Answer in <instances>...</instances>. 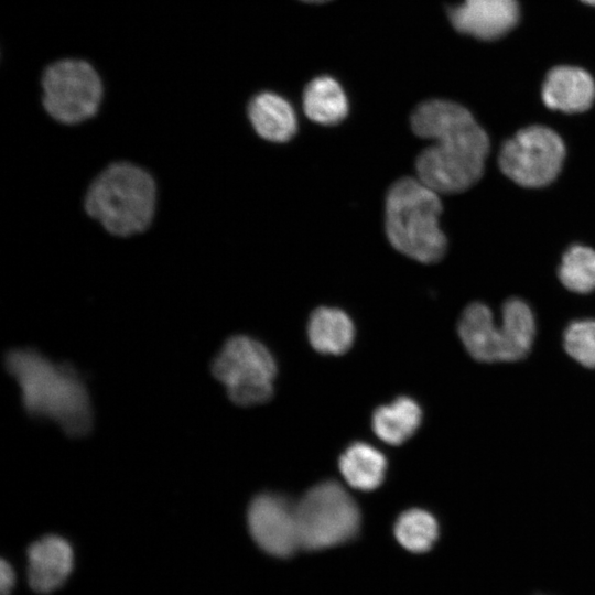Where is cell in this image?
<instances>
[{
    "label": "cell",
    "instance_id": "6da1fadb",
    "mask_svg": "<svg viewBox=\"0 0 595 595\" xmlns=\"http://www.w3.org/2000/svg\"><path fill=\"white\" fill-rule=\"evenodd\" d=\"M410 122L418 137L434 140L415 160L421 182L439 194H455L482 177L489 139L465 107L450 100H426L414 109Z\"/></svg>",
    "mask_w": 595,
    "mask_h": 595
},
{
    "label": "cell",
    "instance_id": "7a4b0ae2",
    "mask_svg": "<svg viewBox=\"0 0 595 595\" xmlns=\"http://www.w3.org/2000/svg\"><path fill=\"white\" fill-rule=\"evenodd\" d=\"M29 413L57 422L72 436L87 433L91 410L85 385L68 365L55 364L33 349H14L6 358Z\"/></svg>",
    "mask_w": 595,
    "mask_h": 595
},
{
    "label": "cell",
    "instance_id": "3957f363",
    "mask_svg": "<svg viewBox=\"0 0 595 595\" xmlns=\"http://www.w3.org/2000/svg\"><path fill=\"white\" fill-rule=\"evenodd\" d=\"M439 193L419 178L401 177L388 190L385 204L386 234L391 246L422 263H434L445 255L447 240L439 218Z\"/></svg>",
    "mask_w": 595,
    "mask_h": 595
},
{
    "label": "cell",
    "instance_id": "277c9868",
    "mask_svg": "<svg viewBox=\"0 0 595 595\" xmlns=\"http://www.w3.org/2000/svg\"><path fill=\"white\" fill-rule=\"evenodd\" d=\"M156 187L152 176L128 162L107 166L90 184L85 210L112 235L130 236L145 230L153 218Z\"/></svg>",
    "mask_w": 595,
    "mask_h": 595
},
{
    "label": "cell",
    "instance_id": "5b68a950",
    "mask_svg": "<svg viewBox=\"0 0 595 595\" xmlns=\"http://www.w3.org/2000/svg\"><path fill=\"white\" fill-rule=\"evenodd\" d=\"M459 337L469 355L485 363L515 361L526 356L536 334L534 316L520 299L508 300L498 327L488 306L475 302L458 322Z\"/></svg>",
    "mask_w": 595,
    "mask_h": 595
},
{
    "label": "cell",
    "instance_id": "8992f818",
    "mask_svg": "<svg viewBox=\"0 0 595 595\" xmlns=\"http://www.w3.org/2000/svg\"><path fill=\"white\" fill-rule=\"evenodd\" d=\"M301 548L322 550L351 540L359 531L360 511L336 482L313 486L295 505Z\"/></svg>",
    "mask_w": 595,
    "mask_h": 595
},
{
    "label": "cell",
    "instance_id": "52a82bcc",
    "mask_svg": "<svg viewBox=\"0 0 595 595\" xmlns=\"http://www.w3.org/2000/svg\"><path fill=\"white\" fill-rule=\"evenodd\" d=\"M212 371L238 405L264 403L273 394L275 361L264 345L248 336L230 337L214 359Z\"/></svg>",
    "mask_w": 595,
    "mask_h": 595
},
{
    "label": "cell",
    "instance_id": "ba28073f",
    "mask_svg": "<svg viewBox=\"0 0 595 595\" xmlns=\"http://www.w3.org/2000/svg\"><path fill=\"white\" fill-rule=\"evenodd\" d=\"M43 105L56 121L75 125L93 117L100 105L102 85L86 62L64 60L51 65L42 79Z\"/></svg>",
    "mask_w": 595,
    "mask_h": 595
},
{
    "label": "cell",
    "instance_id": "9c48e42d",
    "mask_svg": "<svg viewBox=\"0 0 595 595\" xmlns=\"http://www.w3.org/2000/svg\"><path fill=\"white\" fill-rule=\"evenodd\" d=\"M565 156L560 136L544 126H530L507 140L498 156L501 172L518 185L542 187L559 174Z\"/></svg>",
    "mask_w": 595,
    "mask_h": 595
},
{
    "label": "cell",
    "instance_id": "30bf717a",
    "mask_svg": "<svg viewBox=\"0 0 595 595\" xmlns=\"http://www.w3.org/2000/svg\"><path fill=\"white\" fill-rule=\"evenodd\" d=\"M247 520L252 539L268 554L288 558L301 548L296 508L285 497L272 493L256 496Z\"/></svg>",
    "mask_w": 595,
    "mask_h": 595
},
{
    "label": "cell",
    "instance_id": "8fae6325",
    "mask_svg": "<svg viewBox=\"0 0 595 595\" xmlns=\"http://www.w3.org/2000/svg\"><path fill=\"white\" fill-rule=\"evenodd\" d=\"M448 19L461 33L495 40L517 24L519 6L517 0H463L448 8Z\"/></svg>",
    "mask_w": 595,
    "mask_h": 595
},
{
    "label": "cell",
    "instance_id": "7c38bea8",
    "mask_svg": "<svg viewBox=\"0 0 595 595\" xmlns=\"http://www.w3.org/2000/svg\"><path fill=\"white\" fill-rule=\"evenodd\" d=\"M28 577L33 591L47 594L58 588L73 569V550L62 537L45 536L28 549Z\"/></svg>",
    "mask_w": 595,
    "mask_h": 595
},
{
    "label": "cell",
    "instance_id": "4fadbf2b",
    "mask_svg": "<svg viewBox=\"0 0 595 595\" xmlns=\"http://www.w3.org/2000/svg\"><path fill=\"white\" fill-rule=\"evenodd\" d=\"M595 98V84L582 68L559 66L551 69L542 87V99L547 107L564 112H582Z\"/></svg>",
    "mask_w": 595,
    "mask_h": 595
},
{
    "label": "cell",
    "instance_id": "5bb4252c",
    "mask_svg": "<svg viewBox=\"0 0 595 595\" xmlns=\"http://www.w3.org/2000/svg\"><path fill=\"white\" fill-rule=\"evenodd\" d=\"M248 117L256 132L271 142H286L298 131V119L293 107L283 97L263 91L248 105Z\"/></svg>",
    "mask_w": 595,
    "mask_h": 595
},
{
    "label": "cell",
    "instance_id": "9a60e30c",
    "mask_svg": "<svg viewBox=\"0 0 595 595\" xmlns=\"http://www.w3.org/2000/svg\"><path fill=\"white\" fill-rule=\"evenodd\" d=\"M307 335L315 350L339 355L346 353L353 345L355 328L344 311L321 306L310 316Z\"/></svg>",
    "mask_w": 595,
    "mask_h": 595
},
{
    "label": "cell",
    "instance_id": "2e32d148",
    "mask_svg": "<svg viewBox=\"0 0 595 595\" xmlns=\"http://www.w3.org/2000/svg\"><path fill=\"white\" fill-rule=\"evenodd\" d=\"M303 110L312 121L334 126L346 118L348 100L337 80L329 76H318L304 89Z\"/></svg>",
    "mask_w": 595,
    "mask_h": 595
},
{
    "label": "cell",
    "instance_id": "e0dca14e",
    "mask_svg": "<svg viewBox=\"0 0 595 595\" xmlns=\"http://www.w3.org/2000/svg\"><path fill=\"white\" fill-rule=\"evenodd\" d=\"M422 411L409 397L378 407L372 413V430L383 442L399 445L413 435L421 423Z\"/></svg>",
    "mask_w": 595,
    "mask_h": 595
},
{
    "label": "cell",
    "instance_id": "ac0fdd59",
    "mask_svg": "<svg viewBox=\"0 0 595 595\" xmlns=\"http://www.w3.org/2000/svg\"><path fill=\"white\" fill-rule=\"evenodd\" d=\"M386 468V457L363 442L353 443L339 457L340 473L351 487L359 490L368 491L380 486Z\"/></svg>",
    "mask_w": 595,
    "mask_h": 595
},
{
    "label": "cell",
    "instance_id": "d6986e66",
    "mask_svg": "<svg viewBox=\"0 0 595 595\" xmlns=\"http://www.w3.org/2000/svg\"><path fill=\"white\" fill-rule=\"evenodd\" d=\"M393 531L396 539L404 549L413 553H423L435 543L439 524L430 512L410 509L399 516Z\"/></svg>",
    "mask_w": 595,
    "mask_h": 595
},
{
    "label": "cell",
    "instance_id": "ffe728a7",
    "mask_svg": "<svg viewBox=\"0 0 595 595\" xmlns=\"http://www.w3.org/2000/svg\"><path fill=\"white\" fill-rule=\"evenodd\" d=\"M559 278L570 291L588 293L595 290V251L582 245L570 247L559 267Z\"/></svg>",
    "mask_w": 595,
    "mask_h": 595
},
{
    "label": "cell",
    "instance_id": "44dd1931",
    "mask_svg": "<svg viewBox=\"0 0 595 595\" xmlns=\"http://www.w3.org/2000/svg\"><path fill=\"white\" fill-rule=\"evenodd\" d=\"M564 347L576 361L595 368V321L583 320L571 323L564 333Z\"/></svg>",
    "mask_w": 595,
    "mask_h": 595
},
{
    "label": "cell",
    "instance_id": "7402d4cb",
    "mask_svg": "<svg viewBox=\"0 0 595 595\" xmlns=\"http://www.w3.org/2000/svg\"><path fill=\"white\" fill-rule=\"evenodd\" d=\"M14 585V571L10 563L4 560L0 562V595H10Z\"/></svg>",
    "mask_w": 595,
    "mask_h": 595
},
{
    "label": "cell",
    "instance_id": "603a6c76",
    "mask_svg": "<svg viewBox=\"0 0 595 595\" xmlns=\"http://www.w3.org/2000/svg\"><path fill=\"white\" fill-rule=\"evenodd\" d=\"M587 4H592V6H595V0H581Z\"/></svg>",
    "mask_w": 595,
    "mask_h": 595
},
{
    "label": "cell",
    "instance_id": "cb8c5ba5",
    "mask_svg": "<svg viewBox=\"0 0 595 595\" xmlns=\"http://www.w3.org/2000/svg\"><path fill=\"white\" fill-rule=\"evenodd\" d=\"M303 1H306V2H325V1H328V0H303Z\"/></svg>",
    "mask_w": 595,
    "mask_h": 595
}]
</instances>
